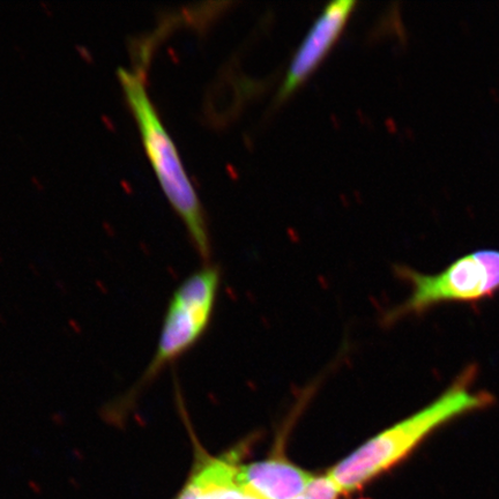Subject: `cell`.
Instances as JSON below:
<instances>
[{"instance_id":"obj_5","label":"cell","mask_w":499,"mask_h":499,"mask_svg":"<svg viewBox=\"0 0 499 499\" xmlns=\"http://www.w3.org/2000/svg\"><path fill=\"white\" fill-rule=\"evenodd\" d=\"M356 5L355 0H340L324 8L293 54L277 92V100L282 102L291 96L320 66L339 41Z\"/></svg>"},{"instance_id":"obj_1","label":"cell","mask_w":499,"mask_h":499,"mask_svg":"<svg viewBox=\"0 0 499 499\" xmlns=\"http://www.w3.org/2000/svg\"><path fill=\"white\" fill-rule=\"evenodd\" d=\"M476 365L471 364L428 406L390 426L335 464L327 475L342 493L356 490L410 455L433 432L464 415L494 403L488 391H474Z\"/></svg>"},{"instance_id":"obj_10","label":"cell","mask_w":499,"mask_h":499,"mask_svg":"<svg viewBox=\"0 0 499 499\" xmlns=\"http://www.w3.org/2000/svg\"><path fill=\"white\" fill-rule=\"evenodd\" d=\"M293 499H304V497H303V494H301V496H298V497L293 498Z\"/></svg>"},{"instance_id":"obj_7","label":"cell","mask_w":499,"mask_h":499,"mask_svg":"<svg viewBox=\"0 0 499 499\" xmlns=\"http://www.w3.org/2000/svg\"><path fill=\"white\" fill-rule=\"evenodd\" d=\"M195 460L187 481L193 485L197 499H259L243 488L237 480V453L211 456L198 442Z\"/></svg>"},{"instance_id":"obj_9","label":"cell","mask_w":499,"mask_h":499,"mask_svg":"<svg viewBox=\"0 0 499 499\" xmlns=\"http://www.w3.org/2000/svg\"><path fill=\"white\" fill-rule=\"evenodd\" d=\"M174 499H197V492H195L193 485L189 481H186V483L181 490V492L177 494V497Z\"/></svg>"},{"instance_id":"obj_8","label":"cell","mask_w":499,"mask_h":499,"mask_svg":"<svg viewBox=\"0 0 499 499\" xmlns=\"http://www.w3.org/2000/svg\"><path fill=\"white\" fill-rule=\"evenodd\" d=\"M341 492L328 475L315 477L303 493L304 499H336Z\"/></svg>"},{"instance_id":"obj_2","label":"cell","mask_w":499,"mask_h":499,"mask_svg":"<svg viewBox=\"0 0 499 499\" xmlns=\"http://www.w3.org/2000/svg\"><path fill=\"white\" fill-rule=\"evenodd\" d=\"M127 104L138 125L148 160L164 194L181 216L200 254L210 255V237L201 202L147 92L141 70L118 71Z\"/></svg>"},{"instance_id":"obj_6","label":"cell","mask_w":499,"mask_h":499,"mask_svg":"<svg viewBox=\"0 0 499 499\" xmlns=\"http://www.w3.org/2000/svg\"><path fill=\"white\" fill-rule=\"evenodd\" d=\"M315 476L287 460L274 458L240 464L237 480L259 499H293L301 496Z\"/></svg>"},{"instance_id":"obj_3","label":"cell","mask_w":499,"mask_h":499,"mask_svg":"<svg viewBox=\"0 0 499 499\" xmlns=\"http://www.w3.org/2000/svg\"><path fill=\"white\" fill-rule=\"evenodd\" d=\"M401 277L412 284L410 297L387 315L395 320L420 314L442 303H479L499 292V251L480 250L456 259L434 275L399 267Z\"/></svg>"},{"instance_id":"obj_4","label":"cell","mask_w":499,"mask_h":499,"mask_svg":"<svg viewBox=\"0 0 499 499\" xmlns=\"http://www.w3.org/2000/svg\"><path fill=\"white\" fill-rule=\"evenodd\" d=\"M220 275L208 267L179 285L166 310L154 356L133 392L148 385L166 365L189 350L201 338L214 309Z\"/></svg>"}]
</instances>
